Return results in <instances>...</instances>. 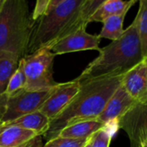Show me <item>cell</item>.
Wrapping results in <instances>:
<instances>
[{"mask_svg":"<svg viewBox=\"0 0 147 147\" xmlns=\"http://www.w3.org/2000/svg\"><path fill=\"white\" fill-rule=\"evenodd\" d=\"M103 126L104 124L97 119L78 121L64 127L58 136L75 139H88Z\"/></svg>","mask_w":147,"mask_h":147,"instance_id":"cell-13","label":"cell"},{"mask_svg":"<svg viewBox=\"0 0 147 147\" xmlns=\"http://www.w3.org/2000/svg\"><path fill=\"white\" fill-rule=\"evenodd\" d=\"M119 127L128 135L131 147H140L147 138V103L134 105L119 119Z\"/></svg>","mask_w":147,"mask_h":147,"instance_id":"cell-7","label":"cell"},{"mask_svg":"<svg viewBox=\"0 0 147 147\" xmlns=\"http://www.w3.org/2000/svg\"><path fill=\"white\" fill-rule=\"evenodd\" d=\"M88 139H75L57 136L47 141L42 147H84Z\"/></svg>","mask_w":147,"mask_h":147,"instance_id":"cell-21","label":"cell"},{"mask_svg":"<svg viewBox=\"0 0 147 147\" xmlns=\"http://www.w3.org/2000/svg\"><path fill=\"white\" fill-rule=\"evenodd\" d=\"M145 141H147V138H145V140H144V142H145ZM144 142H143V143H144ZM143 143H142V144H143Z\"/></svg>","mask_w":147,"mask_h":147,"instance_id":"cell-30","label":"cell"},{"mask_svg":"<svg viewBox=\"0 0 147 147\" xmlns=\"http://www.w3.org/2000/svg\"><path fill=\"white\" fill-rule=\"evenodd\" d=\"M121 85L136 101L144 103L147 100V76L144 60L122 76Z\"/></svg>","mask_w":147,"mask_h":147,"instance_id":"cell-11","label":"cell"},{"mask_svg":"<svg viewBox=\"0 0 147 147\" xmlns=\"http://www.w3.org/2000/svg\"><path fill=\"white\" fill-rule=\"evenodd\" d=\"M107 1V0H86L79 9L75 19L69 25L66 36L76 31L81 28H87L91 16Z\"/></svg>","mask_w":147,"mask_h":147,"instance_id":"cell-16","label":"cell"},{"mask_svg":"<svg viewBox=\"0 0 147 147\" xmlns=\"http://www.w3.org/2000/svg\"><path fill=\"white\" fill-rule=\"evenodd\" d=\"M140 147H147V141L144 142V143L141 144V146H140Z\"/></svg>","mask_w":147,"mask_h":147,"instance_id":"cell-28","label":"cell"},{"mask_svg":"<svg viewBox=\"0 0 147 147\" xmlns=\"http://www.w3.org/2000/svg\"><path fill=\"white\" fill-rule=\"evenodd\" d=\"M144 66H145V71H146V76H147V56L144 58Z\"/></svg>","mask_w":147,"mask_h":147,"instance_id":"cell-27","label":"cell"},{"mask_svg":"<svg viewBox=\"0 0 147 147\" xmlns=\"http://www.w3.org/2000/svg\"><path fill=\"white\" fill-rule=\"evenodd\" d=\"M7 100H8V95L5 93L0 94V119H1V118L3 117L5 112Z\"/></svg>","mask_w":147,"mask_h":147,"instance_id":"cell-24","label":"cell"},{"mask_svg":"<svg viewBox=\"0 0 147 147\" xmlns=\"http://www.w3.org/2000/svg\"><path fill=\"white\" fill-rule=\"evenodd\" d=\"M122 76L100 77L80 83L78 93L58 116L50 120L49 130L42 136L49 141L57 137L67 125L82 120L97 119L121 85Z\"/></svg>","mask_w":147,"mask_h":147,"instance_id":"cell-1","label":"cell"},{"mask_svg":"<svg viewBox=\"0 0 147 147\" xmlns=\"http://www.w3.org/2000/svg\"><path fill=\"white\" fill-rule=\"evenodd\" d=\"M86 29L81 28L60 39L52 46L51 51L55 55L84 50L99 51L100 38L98 35L88 33Z\"/></svg>","mask_w":147,"mask_h":147,"instance_id":"cell-9","label":"cell"},{"mask_svg":"<svg viewBox=\"0 0 147 147\" xmlns=\"http://www.w3.org/2000/svg\"><path fill=\"white\" fill-rule=\"evenodd\" d=\"M0 147H1V146H0Z\"/></svg>","mask_w":147,"mask_h":147,"instance_id":"cell-32","label":"cell"},{"mask_svg":"<svg viewBox=\"0 0 147 147\" xmlns=\"http://www.w3.org/2000/svg\"><path fill=\"white\" fill-rule=\"evenodd\" d=\"M25 82H26V79L24 75V65L20 59L16 71L14 72V74L9 81L5 94L8 96H10L17 93L18 91L24 89L25 87Z\"/></svg>","mask_w":147,"mask_h":147,"instance_id":"cell-20","label":"cell"},{"mask_svg":"<svg viewBox=\"0 0 147 147\" xmlns=\"http://www.w3.org/2000/svg\"><path fill=\"white\" fill-rule=\"evenodd\" d=\"M4 2V0H0V5H2V3Z\"/></svg>","mask_w":147,"mask_h":147,"instance_id":"cell-29","label":"cell"},{"mask_svg":"<svg viewBox=\"0 0 147 147\" xmlns=\"http://www.w3.org/2000/svg\"><path fill=\"white\" fill-rule=\"evenodd\" d=\"M130 10H125V11H123L122 13L117 14V15H113L107 18H106L102 24V29L100 32V34L98 35L99 37L101 38H106V39H109L111 41H114L117 40L118 38L120 37V36L123 34L124 32V21L125 18V16L127 14V12Z\"/></svg>","mask_w":147,"mask_h":147,"instance_id":"cell-18","label":"cell"},{"mask_svg":"<svg viewBox=\"0 0 147 147\" xmlns=\"http://www.w3.org/2000/svg\"><path fill=\"white\" fill-rule=\"evenodd\" d=\"M55 56L50 49L42 48L21 58L26 79L25 89L31 91L51 89L59 84L53 78Z\"/></svg>","mask_w":147,"mask_h":147,"instance_id":"cell-5","label":"cell"},{"mask_svg":"<svg viewBox=\"0 0 147 147\" xmlns=\"http://www.w3.org/2000/svg\"><path fill=\"white\" fill-rule=\"evenodd\" d=\"M20 57L11 52L0 51V94H5L9 81L16 71Z\"/></svg>","mask_w":147,"mask_h":147,"instance_id":"cell-17","label":"cell"},{"mask_svg":"<svg viewBox=\"0 0 147 147\" xmlns=\"http://www.w3.org/2000/svg\"><path fill=\"white\" fill-rule=\"evenodd\" d=\"M63 1H65V0H52L51 4H50V5H49V6L48 11H49V10H50L51 8L55 7V5H57L58 4H60V3L63 2Z\"/></svg>","mask_w":147,"mask_h":147,"instance_id":"cell-25","label":"cell"},{"mask_svg":"<svg viewBox=\"0 0 147 147\" xmlns=\"http://www.w3.org/2000/svg\"><path fill=\"white\" fill-rule=\"evenodd\" d=\"M81 84L76 79L68 82L59 83L38 111L49 120L54 119L68 106L78 93Z\"/></svg>","mask_w":147,"mask_h":147,"instance_id":"cell-8","label":"cell"},{"mask_svg":"<svg viewBox=\"0 0 147 147\" xmlns=\"http://www.w3.org/2000/svg\"><path fill=\"white\" fill-rule=\"evenodd\" d=\"M139 7L135 19L138 24L139 39L144 57L147 55V0H138Z\"/></svg>","mask_w":147,"mask_h":147,"instance_id":"cell-19","label":"cell"},{"mask_svg":"<svg viewBox=\"0 0 147 147\" xmlns=\"http://www.w3.org/2000/svg\"><path fill=\"white\" fill-rule=\"evenodd\" d=\"M50 120L41 112L36 111L19 117L14 120L0 124V128L9 125H15L35 131L38 135H43L49 127Z\"/></svg>","mask_w":147,"mask_h":147,"instance_id":"cell-12","label":"cell"},{"mask_svg":"<svg viewBox=\"0 0 147 147\" xmlns=\"http://www.w3.org/2000/svg\"><path fill=\"white\" fill-rule=\"evenodd\" d=\"M137 103L138 101L132 99L123 86L120 85L107 103L102 113L97 118V120L103 124L112 120L119 121Z\"/></svg>","mask_w":147,"mask_h":147,"instance_id":"cell-10","label":"cell"},{"mask_svg":"<svg viewBox=\"0 0 147 147\" xmlns=\"http://www.w3.org/2000/svg\"><path fill=\"white\" fill-rule=\"evenodd\" d=\"M113 136L102 127L91 137L92 147H109Z\"/></svg>","mask_w":147,"mask_h":147,"instance_id":"cell-22","label":"cell"},{"mask_svg":"<svg viewBox=\"0 0 147 147\" xmlns=\"http://www.w3.org/2000/svg\"><path fill=\"white\" fill-rule=\"evenodd\" d=\"M34 21L27 0H4L0 5V51L27 54Z\"/></svg>","mask_w":147,"mask_h":147,"instance_id":"cell-3","label":"cell"},{"mask_svg":"<svg viewBox=\"0 0 147 147\" xmlns=\"http://www.w3.org/2000/svg\"><path fill=\"white\" fill-rule=\"evenodd\" d=\"M54 88L38 91L24 88L8 96L6 109L0 119V124L14 120L24 115L38 111L44 101L49 97Z\"/></svg>","mask_w":147,"mask_h":147,"instance_id":"cell-6","label":"cell"},{"mask_svg":"<svg viewBox=\"0 0 147 147\" xmlns=\"http://www.w3.org/2000/svg\"><path fill=\"white\" fill-rule=\"evenodd\" d=\"M85 1L86 0H65L34 21L26 55L42 48L51 49L57 41L66 36L69 25Z\"/></svg>","mask_w":147,"mask_h":147,"instance_id":"cell-4","label":"cell"},{"mask_svg":"<svg viewBox=\"0 0 147 147\" xmlns=\"http://www.w3.org/2000/svg\"><path fill=\"white\" fill-rule=\"evenodd\" d=\"M99 53L76 79L79 83L100 77L122 76L143 61L144 57L136 19L124 30L119 38L100 49Z\"/></svg>","mask_w":147,"mask_h":147,"instance_id":"cell-2","label":"cell"},{"mask_svg":"<svg viewBox=\"0 0 147 147\" xmlns=\"http://www.w3.org/2000/svg\"><path fill=\"white\" fill-rule=\"evenodd\" d=\"M146 56H147V55H146Z\"/></svg>","mask_w":147,"mask_h":147,"instance_id":"cell-33","label":"cell"},{"mask_svg":"<svg viewBox=\"0 0 147 147\" xmlns=\"http://www.w3.org/2000/svg\"><path fill=\"white\" fill-rule=\"evenodd\" d=\"M138 0H107L89 18V24L93 22L102 23L106 18L130 10Z\"/></svg>","mask_w":147,"mask_h":147,"instance_id":"cell-15","label":"cell"},{"mask_svg":"<svg viewBox=\"0 0 147 147\" xmlns=\"http://www.w3.org/2000/svg\"><path fill=\"white\" fill-rule=\"evenodd\" d=\"M144 103H147V100H146V101H145V102H144Z\"/></svg>","mask_w":147,"mask_h":147,"instance_id":"cell-31","label":"cell"},{"mask_svg":"<svg viewBox=\"0 0 147 147\" xmlns=\"http://www.w3.org/2000/svg\"><path fill=\"white\" fill-rule=\"evenodd\" d=\"M35 131L15 125L0 128V146L20 147L31 138L36 137Z\"/></svg>","mask_w":147,"mask_h":147,"instance_id":"cell-14","label":"cell"},{"mask_svg":"<svg viewBox=\"0 0 147 147\" xmlns=\"http://www.w3.org/2000/svg\"><path fill=\"white\" fill-rule=\"evenodd\" d=\"M51 2H52V0H36L35 8L32 11L33 21L37 20L47 12Z\"/></svg>","mask_w":147,"mask_h":147,"instance_id":"cell-23","label":"cell"},{"mask_svg":"<svg viewBox=\"0 0 147 147\" xmlns=\"http://www.w3.org/2000/svg\"><path fill=\"white\" fill-rule=\"evenodd\" d=\"M84 147H92V142H91V138L87 141L86 144L84 145Z\"/></svg>","mask_w":147,"mask_h":147,"instance_id":"cell-26","label":"cell"}]
</instances>
